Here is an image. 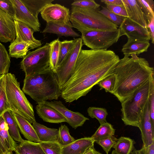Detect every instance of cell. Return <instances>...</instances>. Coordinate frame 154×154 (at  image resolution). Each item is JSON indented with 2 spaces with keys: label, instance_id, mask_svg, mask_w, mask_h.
Instances as JSON below:
<instances>
[{
  "label": "cell",
  "instance_id": "f35d334b",
  "mask_svg": "<svg viewBox=\"0 0 154 154\" xmlns=\"http://www.w3.org/2000/svg\"><path fill=\"white\" fill-rule=\"evenodd\" d=\"M77 38L61 41L58 67L60 65L66 55L74 46Z\"/></svg>",
  "mask_w": 154,
  "mask_h": 154
},
{
  "label": "cell",
  "instance_id": "8d00e7d4",
  "mask_svg": "<svg viewBox=\"0 0 154 154\" xmlns=\"http://www.w3.org/2000/svg\"><path fill=\"white\" fill-rule=\"evenodd\" d=\"M146 21L154 17V2L153 0H137Z\"/></svg>",
  "mask_w": 154,
  "mask_h": 154
},
{
  "label": "cell",
  "instance_id": "44dd1931",
  "mask_svg": "<svg viewBox=\"0 0 154 154\" xmlns=\"http://www.w3.org/2000/svg\"><path fill=\"white\" fill-rule=\"evenodd\" d=\"M91 137H86L75 140L67 145L63 146L62 154H83L89 147L94 145Z\"/></svg>",
  "mask_w": 154,
  "mask_h": 154
},
{
  "label": "cell",
  "instance_id": "52a82bcc",
  "mask_svg": "<svg viewBox=\"0 0 154 154\" xmlns=\"http://www.w3.org/2000/svg\"><path fill=\"white\" fill-rule=\"evenodd\" d=\"M50 45L47 43L35 50L28 52L20 63L25 77L39 73L50 67Z\"/></svg>",
  "mask_w": 154,
  "mask_h": 154
},
{
  "label": "cell",
  "instance_id": "836d02e7",
  "mask_svg": "<svg viewBox=\"0 0 154 154\" xmlns=\"http://www.w3.org/2000/svg\"><path fill=\"white\" fill-rule=\"evenodd\" d=\"M88 115L92 118H96L100 125L106 122V118L108 113L105 108L90 107L87 109Z\"/></svg>",
  "mask_w": 154,
  "mask_h": 154
},
{
  "label": "cell",
  "instance_id": "e0dca14e",
  "mask_svg": "<svg viewBox=\"0 0 154 154\" xmlns=\"http://www.w3.org/2000/svg\"><path fill=\"white\" fill-rule=\"evenodd\" d=\"M17 144L10 135L7 123L3 116L0 117V154H12Z\"/></svg>",
  "mask_w": 154,
  "mask_h": 154
},
{
  "label": "cell",
  "instance_id": "4dcf8cb0",
  "mask_svg": "<svg viewBox=\"0 0 154 154\" xmlns=\"http://www.w3.org/2000/svg\"><path fill=\"white\" fill-rule=\"evenodd\" d=\"M115 129L110 123L106 122L100 124L91 138L94 142L114 136Z\"/></svg>",
  "mask_w": 154,
  "mask_h": 154
},
{
  "label": "cell",
  "instance_id": "484cf974",
  "mask_svg": "<svg viewBox=\"0 0 154 154\" xmlns=\"http://www.w3.org/2000/svg\"><path fill=\"white\" fill-rule=\"evenodd\" d=\"M7 124L9 133L12 138L15 141L21 142L23 140L21 137L20 130L15 120L12 113L10 110L6 111L3 115Z\"/></svg>",
  "mask_w": 154,
  "mask_h": 154
},
{
  "label": "cell",
  "instance_id": "ee69618b",
  "mask_svg": "<svg viewBox=\"0 0 154 154\" xmlns=\"http://www.w3.org/2000/svg\"><path fill=\"white\" fill-rule=\"evenodd\" d=\"M0 8L14 19L15 10L14 6L11 0H0Z\"/></svg>",
  "mask_w": 154,
  "mask_h": 154
},
{
  "label": "cell",
  "instance_id": "7402d4cb",
  "mask_svg": "<svg viewBox=\"0 0 154 154\" xmlns=\"http://www.w3.org/2000/svg\"><path fill=\"white\" fill-rule=\"evenodd\" d=\"M72 28L71 22L66 24L48 22L46 23L45 27L42 32L53 33L65 36H80V35L75 31Z\"/></svg>",
  "mask_w": 154,
  "mask_h": 154
},
{
  "label": "cell",
  "instance_id": "277c9868",
  "mask_svg": "<svg viewBox=\"0 0 154 154\" xmlns=\"http://www.w3.org/2000/svg\"><path fill=\"white\" fill-rule=\"evenodd\" d=\"M154 88L153 75L121 103L122 119L125 125L138 127L144 107Z\"/></svg>",
  "mask_w": 154,
  "mask_h": 154
},
{
  "label": "cell",
  "instance_id": "2e32d148",
  "mask_svg": "<svg viewBox=\"0 0 154 154\" xmlns=\"http://www.w3.org/2000/svg\"><path fill=\"white\" fill-rule=\"evenodd\" d=\"M16 32V42H24L30 44V49L39 48L42 45L41 41L36 39L33 36L34 31L25 23L14 20Z\"/></svg>",
  "mask_w": 154,
  "mask_h": 154
},
{
  "label": "cell",
  "instance_id": "ba28073f",
  "mask_svg": "<svg viewBox=\"0 0 154 154\" xmlns=\"http://www.w3.org/2000/svg\"><path fill=\"white\" fill-rule=\"evenodd\" d=\"M80 32L83 44L92 50H107L120 38L119 28L106 31L85 30Z\"/></svg>",
  "mask_w": 154,
  "mask_h": 154
},
{
  "label": "cell",
  "instance_id": "d590c367",
  "mask_svg": "<svg viewBox=\"0 0 154 154\" xmlns=\"http://www.w3.org/2000/svg\"><path fill=\"white\" fill-rule=\"evenodd\" d=\"M75 140L74 137L70 135L69 129L67 126L64 125L59 127L57 141L62 146L67 145Z\"/></svg>",
  "mask_w": 154,
  "mask_h": 154
},
{
  "label": "cell",
  "instance_id": "f5cc1de1",
  "mask_svg": "<svg viewBox=\"0 0 154 154\" xmlns=\"http://www.w3.org/2000/svg\"></svg>",
  "mask_w": 154,
  "mask_h": 154
},
{
  "label": "cell",
  "instance_id": "d4e9b609",
  "mask_svg": "<svg viewBox=\"0 0 154 154\" xmlns=\"http://www.w3.org/2000/svg\"><path fill=\"white\" fill-rule=\"evenodd\" d=\"M14 151L16 154H46L39 143L24 140L17 145Z\"/></svg>",
  "mask_w": 154,
  "mask_h": 154
},
{
  "label": "cell",
  "instance_id": "e575fe53",
  "mask_svg": "<svg viewBox=\"0 0 154 154\" xmlns=\"http://www.w3.org/2000/svg\"><path fill=\"white\" fill-rule=\"evenodd\" d=\"M46 154H62V146L57 141L40 142L39 143Z\"/></svg>",
  "mask_w": 154,
  "mask_h": 154
},
{
  "label": "cell",
  "instance_id": "5b68a950",
  "mask_svg": "<svg viewBox=\"0 0 154 154\" xmlns=\"http://www.w3.org/2000/svg\"><path fill=\"white\" fill-rule=\"evenodd\" d=\"M96 9L72 6L70 21L73 27L82 31H106L117 29L119 26Z\"/></svg>",
  "mask_w": 154,
  "mask_h": 154
},
{
  "label": "cell",
  "instance_id": "4316f807",
  "mask_svg": "<svg viewBox=\"0 0 154 154\" xmlns=\"http://www.w3.org/2000/svg\"><path fill=\"white\" fill-rule=\"evenodd\" d=\"M134 140L129 137H121L117 139L113 148L118 154H130L135 149Z\"/></svg>",
  "mask_w": 154,
  "mask_h": 154
},
{
  "label": "cell",
  "instance_id": "d6986e66",
  "mask_svg": "<svg viewBox=\"0 0 154 154\" xmlns=\"http://www.w3.org/2000/svg\"><path fill=\"white\" fill-rule=\"evenodd\" d=\"M14 118L19 130L28 140L35 143L40 142L31 124L18 113L12 112Z\"/></svg>",
  "mask_w": 154,
  "mask_h": 154
},
{
  "label": "cell",
  "instance_id": "f1b7e54d",
  "mask_svg": "<svg viewBox=\"0 0 154 154\" xmlns=\"http://www.w3.org/2000/svg\"><path fill=\"white\" fill-rule=\"evenodd\" d=\"M27 9L35 18L44 8L54 0H21Z\"/></svg>",
  "mask_w": 154,
  "mask_h": 154
},
{
  "label": "cell",
  "instance_id": "c3c4849f",
  "mask_svg": "<svg viewBox=\"0 0 154 154\" xmlns=\"http://www.w3.org/2000/svg\"><path fill=\"white\" fill-rule=\"evenodd\" d=\"M100 1L105 4L107 3L120 5H123L122 0H101Z\"/></svg>",
  "mask_w": 154,
  "mask_h": 154
},
{
  "label": "cell",
  "instance_id": "7bdbcfd3",
  "mask_svg": "<svg viewBox=\"0 0 154 154\" xmlns=\"http://www.w3.org/2000/svg\"><path fill=\"white\" fill-rule=\"evenodd\" d=\"M105 4L107 8L116 14L125 18H129L127 9L123 5H120L107 3Z\"/></svg>",
  "mask_w": 154,
  "mask_h": 154
},
{
  "label": "cell",
  "instance_id": "ab89813d",
  "mask_svg": "<svg viewBox=\"0 0 154 154\" xmlns=\"http://www.w3.org/2000/svg\"><path fill=\"white\" fill-rule=\"evenodd\" d=\"M99 11L107 19L119 27L125 18L114 13L106 7L102 6L101 10Z\"/></svg>",
  "mask_w": 154,
  "mask_h": 154
},
{
  "label": "cell",
  "instance_id": "ac0fdd59",
  "mask_svg": "<svg viewBox=\"0 0 154 154\" xmlns=\"http://www.w3.org/2000/svg\"><path fill=\"white\" fill-rule=\"evenodd\" d=\"M35 109L37 114L44 122L54 123L66 122L65 119L57 111L45 103H38Z\"/></svg>",
  "mask_w": 154,
  "mask_h": 154
},
{
  "label": "cell",
  "instance_id": "816d5d0a",
  "mask_svg": "<svg viewBox=\"0 0 154 154\" xmlns=\"http://www.w3.org/2000/svg\"><path fill=\"white\" fill-rule=\"evenodd\" d=\"M1 75L0 74V75Z\"/></svg>",
  "mask_w": 154,
  "mask_h": 154
},
{
  "label": "cell",
  "instance_id": "74e56055",
  "mask_svg": "<svg viewBox=\"0 0 154 154\" xmlns=\"http://www.w3.org/2000/svg\"><path fill=\"white\" fill-rule=\"evenodd\" d=\"M116 82L115 75L112 73L100 81L97 84L100 90L104 89L106 92L112 94L115 87Z\"/></svg>",
  "mask_w": 154,
  "mask_h": 154
},
{
  "label": "cell",
  "instance_id": "f546056e",
  "mask_svg": "<svg viewBox=\"0 0 154 154\" xmlns=\"http://www.w3.org/2000/svg\"><path fill=\"white\" fill-rule=\"evenodd\" d=\"M60 42L58 38L49 43L50 45V68L55 73L58 68Z\"/></svg>",
  "mask_w": 154,
  "mask_h": 154
},
{
  "label": "cell",
  "instance_id": "5bb4252c",
  "mask_svg": "<svg viewBox=\"0 0 154 154\" xmlns=\"http://www.w3.org/2000/svg\"><path fill=\"white\" fill-rule=\"evenodd\" d=\"M15 10L14 20H17L27 25L34 32L40 30V23L38 19L35 18L29 12L21 0H11Z\"/></svg>",
  "mask_w": 154,
  "mask_h": 154
},
{
  "label": "cell",
  "instance_id": "b9f144b4",
  "mask_svg": "<svg viewBox=\"0 0 154 154\" xmlns=\"http://www.w3.org/2000/svg\"><path fill=\"white\" fill-rule=\"evenodd\" d=\"M117 139L116 137L112 136L96 143L102 147L106 154H108L111 148L113 147L116 144Z\"/></svg>",
  "mask_w": 154,
  "mask_h": 154
},
{
  "label": "cell",
  "instance_id": "60d3db41",
  "mask_svg": "<svg viewBox=\"0 0 154 154\" xmlns=\"http://www.w3.org/2000/svg\"><path fill=\"white\" fill-rule=\"evenodd\" d=\"M71 5L72 6L98 10L100 6L94 0H75Z\"/></svg>",
  "mask_w": 154,
  "mask_h": 154
},
{
  "label": "cell",
  "instance_id": "603a6c76",
  "mask_svg": "<svg viewBox=\"0 0 154 154\" xmlns=\"http://www.w3.org/2000/svg\"><path fill=\"white\" fill-rule=\"evenodd\" d=\"M150 46L149 41L128 39L123 46L121 51L124 55L128 57L133 54L138 56L147 51Z\"/></svg>",
  "mask_w": 154,
  "mask_h": 154
},
{
  "label": "cell",
  "instance_id": "7c38bea8",
  "mask_svg": "<svg viewBox=\"0 0 154 154\" xmlns=\"http://www.w3.org/2000/svg\"><path fill=\"white\" fill-rule=\"evenodd\" d=\"M44 103L57 111L65 119L66 122L75 129L82 126L87 120H89L80 113L68 109L60 101H47Z\"/></svg>",
  "mask_w": 154,
  "mask_h": 154
},
{
  "label": "cell",
  "instance_id": "8992f818",
  "mask_svg": "<svg viewBox=\"0 0 154 154\" xmlns=\"http://www.w3.org/2000/svg\"><path fill=\"white\" fill-rule=\"evenodd\" d=\"M5 87L11 110L20 115L31 124L36 122L33 106L20 89V83L14 74L9 73L5 74Z\"/></svg>",
  "mask_w": 154,
  "mask_h": 154
},
{
  "label": "cell",
  "instance_id": "9c48e42d",
  "mask_svg": "<svg viewBox=\"0 0 154 154\" xmlns=\"http://www.w3.org/2000/svg\"><path fill=\"white\" fill-rule=\"evenodd\" d=\"M83 45L82 38H77L74 46L58 67L55 75L61 90L72 74Z\"/></svg>",
  "mask_w": 154,
  "mask_h": 154
},
{
  "label": "cell",
  "instance_id": "681fc988",
  "mask_svg": "<svg viewBox=\"0 0 154 154\" xmlns=\"http://www.w3.org/2000/svg\"><path fill=\"white\" fill-rule=\"evenodd\" d=\"M83 154H102L97 151L95 149L94 145L88 148Z\"/></svg>",
  "mask_w": 154,
  "mask_h": 154
},
{
  "label": "cell",
  "instance_id": "cb8c5ba5",
  "mask_svg": "<svg viewBox=\"0 0 154 154\" xmlns=\"http://www.w3.org/2000/svg\"><path fill=\"white\" fill-rule=\"evenodd\" d=\"M32 126L40 142L57 141L58 129L47 127L36 122Z\"/></svg>",
  "mask_w": 154,
  "mask_h": 154
},
{
  "label": "cell",
  "instance_id": "6da1fadb",
  "mask_svg": "<svg viewBox=\"0 0 154 154\" xmlns=\"http://www.w3.org/2000/svg\"><path fill=\"white\" fill-rule=\"evenodd\" d=\"M113 51L82 49L72 74L61 90V97L70 103L85 96L111 73L120 60Z\"/></svg>",
  "mask_w": 154,
  "mask_h": 154
},
{
  "label": "cell",
  "instance_id": "f907efd6",
  "mask_svg": "<svg viewBox=\"0 0 154 154\" xmlns=\"http://www.w3.org/2000/svg\"><path fill=\"white\" fill-rule=\"evenodd\" d=\"M111 154H118L114 150L112 151Z\"/></svg>",
  "mask_w": 154,
  "mask_h": 154
},
{
  "label": "cell",
  "instance_id": "7a4b0ae2",
  "mask_svg": "<svg viewBox=\"0 0 154 154\" xmlns=\"http://www.w3.org/2000/svg\"><path fill=\"white\" fill-rule=\"evenodd\" d=\"M124 55L113 69L116 82L113 94L122 103L154 75L153 68L145 58L135 54Z\"/></svg>",
  "mask_w": 154,
  "mask_h": 154
},
{
  "label": "cell",
  "instance_id": "3957f363",
  "mask_svg": "<svg viewBox=\"0 0 154 154\" xmlns=\"http://www.w3.org/2000/svg\"><path fill=\"white\" fill-rule=\"evenodd\" d=\"M22 90L37 103H44L47 100H57L61 95L55 73L50 67L25 77Z\"/></svg>",
  "mask_w": 154,
  "mask_h": 154
},
{
  "label": "cell",
  "instance_id": "1f68e13d",
  "mask_svg": "<svg viewBox=\"0 0 154 154\" xmlns=\"http://www.w3.org/2000/svg\"><path fill=\"white\" fill-rule=\"evenodd\" d=\"M5 74L0 76V117L7 110H10L8 101L5 87Z\"/></svg>",
  "mask_w": 154,
  "mask_h": 154
},
{
  "label": "cell",
  "instance_id": "ffe728a7",
  "mask_svg": "<svg viewBox=\"0 0 154 154\" xmlns=\"http://www.w3.org/2000/svg\"><path fill=\"white\" fill-rule=\"evenodd\" d=\"M131 20L145 28H147L146 18L136 0H122Z\"/></svg>",
  "mask_w": 154,
  "mask_h": 154
},
{
  "label": "cell",
  "instance_id": "4fadbf2b",
  "mask_svg": "<svg viewBox=\"0 0 154 154\" xmlns=\"http://www.w3.org/2000/svg\"><path fill=\"white\" fill-rule=\"evenodd\" d=\"M138 127L140 131L144 146L147 147L154 142V128L150 117L149 100L144 107Z\"/></svg>",
  "mask_w": 154,
  "mask_h": 154
},
{
  "label": "cell",
  "instance_id": "9a60e30c",
  "mask_svg": "<svg viewBox=\"0 0 154 154\" xmlns=\"http://www.w3.org/2000/svg\"><path fill=\"white\" fill-rule=\"evenodd\" d=\"M16 37L14 19L0 8V41L11 43Z\"/></svg>",
  "mask_w": 154,
  "mask_h": 154
},
{
  "label": "cell",
  "instance_id": "d6a6232c",
  "mask_svg": "<svg viewBox=\"0 0 154 154\" xmlns=\"http://www.w3.org/2000/svg\"><path fill=\"white\" fill-rule=\"evenodd\" d=\"M10 56L5 46L0 42V74L8 73L10 65Z\"/></svg>",
  "mask_w": 154,
  "mask_h": 154
},
{
  "label": "cell",
  "instance_id": "8fae6325",
  "mask_svg": "<svg viewBox=\"0 0 154 154\" xmlns=\"http://www.w3.org/2000/svg\"><path fill=\"white\" fill-rule=\"evenodd\" d=\"M120 37L125 35L128 39L149 41L151 40L147 28L144 27L127 17L119 26Z\"/></svg>",
  "mask_w": 154,
  "mask_h": 154
},
{
  "label": "cell",
  "instance_id": "30bf717a",
  "mask_svg": "<svg viewBox=\"0 0 154 154\" xmlns=\"http://www.w3.org/2000/svg\"><path fill=\"white\" fill-rule=\"evenodd\" d=\"M40 13L42 18L47 23L66 24L70 22L69 9L59 4H48Z\"/></svg>",
  "mask_w": 154,
  "mask_h": 154
},
{
  "label": "cell",
  "instance_id": "7dc6e473",
  "mask_svg": "<svg viewBox=\"0 0 154 154\" xmlns=\"http://www.w3.org/2000/svg\"><path fill=\"white\" fill-rule=\"evenodd\" d=\"M140 150L141 154H154V142L147 147L143 145Z\"/></svg>",
  "mask_w": 154,
  "mask_h": 154
},
{
  "label": "cell",
  "instance_id": "bcb514c9",
  "mask_svg": "<svg viewBox=\"0 0 154 154\" xmlns=\"http://www.w3.org/2000/svg\"><path fill=\"white\" fill-rule=\"evenodd\" d=\"M147 28L149 29L151 40L153 44L154 43V17L147 21Z\"/></svg>",
  "mask_w": 154,
  "mask_h": 154
},
{
  "label": "cell",
  "instance_id": "f6af8a7d",
  "mask_svg": "<svg viewBox=\"0 0 154 154\" xmlns=\"http://www.w3.org/2000/svg\"><path fill=\"white\" fill-rule=\"evenodd\" d=\"M150 117L152 126L154 128V88L152 90L149 99Z\"/></svg>",
  "mask_w": 154,
  "mask_h": 154
},
{
  "label": "cell",
  "instance_id": "83f0119b",
  "mask_svg": "<svg viewBox=\"0 0 154 154\" xmlns=\"http://www.w3.org/2000/svg\"><path fill=\"white\" fill-rule=\"evenodd\" d=\"M30 46V44L27 42L14 41L9 47V56L12 57L23 58L26 55Z\"/></svg>",
  "mask_w": 154,
  "mask_h": 154
}]
</instances>
